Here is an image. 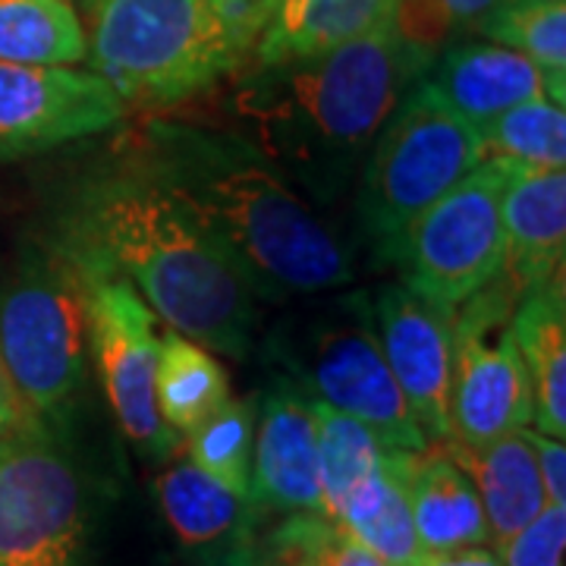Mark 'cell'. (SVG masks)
I'll return each instance as SVG.
<instances>
[{
    "instance_id": "obj_1",
    "label": "cell",
    "mask_w": 566,
    "mask_h": 566,
    "mask_svg": "<svg viewBox=\"0 0 566 566\" xmlns=\"http://www.w3.org/2000/svg\"><path fill=\"white\" fill-rule=\"evenodd\" d=\"M126 161L186 208L252 296L283 303L356 277L344 237L243 136L151 120Z\"/></svg>"
},
{
    "instance_id": "obj_2",
    "label": "cell",
    "mask_w": 566,
    "mask_h": 566,
    "mask_svg": "<svg viewBox=\"0 0 566 566\" xmlns=\"http://www.w3.org/2000/svg\"><path fill=\"white\" fill-rule=\"evenodd\" d=\"M428 66L431 57L387 22L322 57L249 70L237 117L249 129L245 142L324 202L344 189Z\"/></svg>"
},
{
    "instance_id": "obj_3",
    "label": "cell",
    "mask_w": 566,
    "mask_h": 566,
    "mask_svg": "<svg viewBox=\"0 0 566 566\" xmlns=\"http://www.w3.org/2000/svg\"><path fill=\"white\" fill-rule=\"evenodd\" d=\"M61 233L117 268L170 331L230 359L249 353L255 296L186 208L139 167L123 161L85 182Z\"/></svg>"
},
{
    "instance_id": "obj_4",
    "label": "cell",
    "mask_w": 566,
    "mask_h": 566,
    "mask_svg": "<svg viewBox=\"0 0 566 566\" xmlns=\"http://www.w3.org/2000/svg\"><path fill=\"white\" fill-rule=\"evenodd\" d=\"M271 0H88V63L123 102L182 104L240 73Z\"/></svg>"
},
{
    "instance_id": "obj_5",
    "label": "cell",
    "mask_w": 566,
    "mask_h": 566,
    "mask_svg": "<svg viewBox=\"0 0 566 566\" xmlns=\"http://www.w3.org/2000/svg\"><path fill=\"white\" fill-rule=\"evenodd\" d=\"M85 286L76 249L32 243L0 296V359L25 406L63 422L85 378Z\"/></svg>"
},
{
    "instance_id": "obj_6",
    "label": "cell",
    "mask_w": 566,
    "mask_h": 566,
    "mask_svg": "<svg viewBox=\"0 0 566 566\" xmlns=\"http://www.w3.org/2000/svg\"><path fill=\"white\" fill-rule=\"evenodd\" d=\"M485 161L479 126L450 111L422 80L368 148L359 218L371 243H390L424 208Z\"/></svg>"
},
{
    "instance_id": "obj_7",
    "label": "cell",
    "mask_w": 566,
    "mask_h": 566,
    "mask_svg": "<svg viewBox=\"0 0 566 566\" xmlns=\"http://www.w3.org/2000/svg\"><path fill=\"white\" fill-rule=\"evenodd\" d=\"M290 368L308 397L368 424L381 444L397 450L428 447L381 353L371 300L363 290L331 300L308 318L296 337Z\"/></svg>"
},
{
    "instance_id": "obj_8",
    "label": "cell",
    "mask_w": 566,
    "mask_h": 566,
    "mask_svg": "<svg viewBox=\"0 0 566 566\" xmlns=\"http://www.w3.org/2000/svg\"><path fill=\"white\" fill-rule=\"evenodd\" d=\"M504 164L482 161L381 245L378 259L397 264L400 281L424 296L463 305L504 271Z\"/></svg>"
},
{
    "instance_id": "obj_9",
    "label": "cell",
    "mask_w": 566,
    "mask_h": 566,
    "mask_svg": "<svg viewBox=\"0 0 566 566\" xmlns=\"http://www.w3.org/2000/svg\"><path fill=\"white\" fill-rule=\"evenodd\" d=\"M63 237V233H61ZM85 286V334L95 353L107 403L126 441L142 457L164 460L177 450V434L164 424L155 403V363L158 334L155 312L139 296V290L117 268L104 262L92 249L73 243Z\"/></svg>"
},
{
    "instance_id": "obj_10",
    "label": "cell",
    "mask_w": 566,
    "mask_h": 566,
    "mask_svg": "<svg viewBox=\"0 0 566 566\" xmlns=\"http://www.w3.org/2000/svg\"><path fill=\"white\" fill-rule=\"evenodd\" d=\"M516 293L504 274L457 305L450 371V441L479 450L523 431L535 416L532 385L510 331Z\"/></svg>"
},
{
    "instance_id": "obj_11",
    "label": "cell",
    "mask_w": 566,
    "mask_h": 566,
    "mask_svg": "<svg viewBox=\"0 0 566 566\" xmlns=\"http://www.w3.org/2000/svg\"><path fill=\"white\" fill-rule=\"evenodd\" d=\"M85 491L51 428L25 424L0 438V566L82 551Z\"/></svg>"
},
{
    "instance_id": "obj_12",
    "label": "cell",
    "mask_w": 566,
    "mask_h": 566,
    "mask_svg": "<svg viewBox=\"0 0 566 566\" xmlns=\"http://www.w3.org/2000/svg\"><path fill=\"white\" fill-rule=\"evenodd\" d=\"M123 114L126 102L98 73L0 61V161L104 133Z\"/></svg>"
},
{
    "instance_id": "obj_13",
    "label": "cell",
    "mask_w": 566,
    "mask_h": 566,
    "mask_svg": "<svg viewBox=\"0 0 566 566\" xmlns=\"http://www.w3.org/2000/svg\"><path fill=\"white\" fill-rule=\"evenodd\" d=\"M371 300L378 344L428 444L450 441V371L457 308L406 281L385 283Z\"/></svg>"
},
{
    "instance_id": "obj_14",
    "label": "cell",
    "mask_w": 566,
    "mask_h": 566,
    "mask_svg": "<svg viewBox=\"0 0 566 566\" xmlns=\"http://www.w3.org/2000/svg\"><path fill=\"white\" fill-rule=\"evenodd\" d=\"M252 506L281 513H322L318 434L312 397L293 378H277L255 412Z\"/></svg>"
},
{
    "instance_id": "obj_15",
    "label": "cell",
    "mask_w": 566,
    "mask_h": 566,
    "mask_svg": "<svg viewBox=\"0 0 566 566\" xmlns=\"http://www.w3.org/2000/svg\"><path fill=\"white\" fill-rule=\"evenodd\" d=\"M504 274L516 296L564 277L566 174L504 164Z\"/></svg>"
},
{
    "instance_id": "obj_16",
    "label": "cell",
    "mask_w": 566,
    "mask_h": 566,
    "mask_svg": "<svg viewBox=\"0 0 566 566\" xmlns=\"http://www.w3.org/2000/svg\"><path fill=\"white\" fill-rule=\"evenodd\" d=\"M422 82L450 111L475 126L501 117L516 104L547 98L542 70L494 41L447 44Z\"/></svg>"
},
{
    "instance_id": "obj_17",
    "label": "cell",
    "mask_w": 566,
    "mask_h": 566,
    "mask_svg": "<svg viewBox=\"0 0 566 566\" xmlns=\"http://www.w3.org/2000/svg\"><path fill=\"white\" fill-rule=\"evenodd\" d=\"M406 494H409L416 538L424 554L479 547L491 542L479 491L441 444L438 450H431L428 444L409 457Z\"/></svg>"
},
{
    "instance_id": "obj_18",
    "label": "cell",
    "mask_w": 566,
    "mask_h": 566,
    "mask_svg": "<svg viewBox=\"0 0 566 566\" xmlns=\"http://www.w3.org/2000/svg\"><path fill=\"white\" fill-rule=\"evenodd\" d=\"M441 447L472 479L482 510H485L488 538L497 547L526 523H532L538 510L547 504L535 450L528 441V428L504 434L479 450H465L457 444Z\"/></svg>"
},
{
    "instance_id": "obj_19",
    "label": "cell",
    "mask_w": 566,
    "mask_h": 566,
    "mask_svg": "<svg viewBox=\"0 0 566 566\" xmlns=\"http://www.w3.org/2000/svg\"><path fill=\"white\" fill-rule=\"evenodd\" d=\"M566 293L564 277L542 283L523 293L513 315L510 331L526 363L532 403L542 434L564 438L566 434Z\"/></svg>"
},
{
    "instance_id": "obj_20",
    "label": "cell",
    "mask_w": 566,
    "mask_h": 566,
    "mask_svg": "<svg viewBox=\"0 0 566 566\" xmlns=\"http://www.w3.org/2000/svg\"><path fill=\"white\" fill-rule=\"evenodd\" d=\"M412 453L416 450L387 447L381 465L371 469L331 513L334 526L344 528L349 538H356L394 566H416L424 554L416 538L406 494V472Z\"/></svg>"
},
{
    "instance_id": "obj_21",
    "label": "cell",
    "mask_w": 566,
    "mask_h": 566,
    "mask_svg": "<svg viewBox=\"0 0 566 566\" xmlns=\"http://www.w3.org/2000/svg\"><path fill=\"white\" fill-rule=\"evenodd\" d=\"M155 497L170 532L186 547L245 538V528L255 516V506L189 460L164 469L155 479Z\"/></svg>"
},
{
    "instance_id": "obj_22",
    "label": "cell",
    "mask_w": 566,
    "mask_h": 566,
    "mask_svg": "<svg viewBox=\"0 0 566 566\" xmlns=\"http://www.w3.org/2000/svg\"><path fill=\"white\" fill-rule=\"evenodd\" d=\"M227 400H230V381L218 359L202 344L182 337L177 331H167L164 337H158L155 403L164 424L174 434H189Z\"/></svg>"
},
{
    "instance_id": "obj_23",
    "label": "cell",
    "mask_w": 566,
    "mask_h": 566,
    "mask_svg": "<svg viewBox=\"0 0 566 566\" xmlns=\"http://www.w3.org/2000/svg\"><path fill=\"white\" fill-rule=\"evenodd\" d=\"M394 10L397 0H308L290 29H283L281 35L255 41L249 63L274 66V63L322 57L340 44H349L394 22Z\"/></svg>"
},
{
    "instance_id": "obj_24",
    "label": "cell",
    "mask_w": 566,
    "mask_h": 566,
    "mask_svg": "<svg viewBox=\"0 0 566 566\" xmlns=\"http://www.w3.org/2000/svg\"><path fill=\"white\" fill-rule=\"evenodd\" d=\"M88 57V35L70 0H0V61L70 66Z\"/></svg>"
},
{
    "instance_id": "obj_25",
    "label": "cell",
    "mask_w": 566,
    "mask_h": 566,
    "mask_svg": "<svg viewBox=\"0 0 566 566\" xmlns=\"http://www.w3.org/2000/svg\"><path fill=\"white\" fill-rule=\"evenodd\" d=\"M482 35L523 54L545 76V92L554 104L566 98V3L564 0H504Z\"/></svg>"
},
{
    "instance_id": "obj_26",
    "label": "cell",
    "mask_w": 566,
    "mask_h": 566,
    "mask_svg": "<svg viewBox=\"0 0 566 566\" xmlns=\"http://www.w3.org/2000/svg\"><path fill=\"white\" fill-rule=\"evenodd\" d=\"M485 161L535 170H564L566 167V114L564 104L551 98L516 104L501 117L479 126Z\"/></svg>"
},
{
    "instance_id": "obj_27",
    "label": "cell",
    "mask_w": 566,
    "mask_h": 566,
    "mask_svg": "<svg viewBox=\"0 0 566 566\" xmlns=\"http://www.w3.org/2000/svg\"><path fill=\"white\" fill-rule=\"evenodd\" d=\"M315 434H318V485H322V516L340 506L346 494L385 460L387 444L363 424L334 406L312 397Z\"/></svg>"
},
{
    "instance_id": "obj_28",
    "label": "cell",
    "mask_w": 566,
    "mask_h": 566,
    "mask_svg": "<svg viewBox=\"0 0 566 566\" xmlns=\"http://www.w3.org/2000/svg\"><path fill=\"white\" fill-rule=\"evenodd\" d=\"M252 444H255V403L227 400L199 428L186 434L189 463L218 479L233 494L252 504Z\"/></svg>"
},
{
    "instance_id": "obj_29",
    "label": "cell",
    "mask_w": 566,
    "mask_h": 566,
    "mask_svg": "<svg viewBox=\"0 0 566 566\" xmlns=\"http://www.w3.org/2000/svg\"><path fill=\"white\" fill-rule=\"evenodd\" d=\"M252 551L262 566H394L322 513H286Z\"/></svg>"
},
{
    "instance_id": "obj_30",
    "label": "cell",
    "mask_w": 566,
    "mask_h": 566,
    "mask_svg": "<svg viewBox=\"0 0 566 566\" xmlns=\"http://www.w3.org/2000/svg\"><path fill=\"white\" fill-rule=\"evenodd\" d=\"M504 0H397L394 29L424 57H438L460 35L482 32Z\"/></svg>"
},
{
    "instance_id": "obj_31",
    "label": "cell",
    "mask_w": 566,
    "mask_h": 566,
    "mask_svg": "<svg viewBox=\"0 0 566 566\" xmlns=\"http://www.w3.org/2000/svg\"><path fill=\"white\" fill-rule=\"evenodd\" d=\"M566 504H545L538 516L497 547L504 566H564Z\"/></svg>"
},
{
    "instance_id": "obj_32",
    "label": "cell",
    "mask_w": 566,
    "mask_h": 566,
    "mask_svg": "<svg viewBox=\"0 0 566 566\" xmlns=\"http://www.w3.org/2000/svg\"><path fill=\"white\" fill-rule=\"evenodd\" d=\"M528 441L535 450L538 475L545 485L547 504H566V447L564 438H551L542 431H528Z\"/></svg>"
},
{
    "instance_id": "obj_33",
    "label": "cell",
    "mask_w": 566,
    "mask_h": 566,
    "mask_svg": "<svg viewBox=\"0 0 566 566\" xmlns=\"http://www.w3.org/2000/svg\"><path fill=\"white\" fill-rule=\"evenodd\" d=\"M35 422H41V419L25 406L20 390L13 385V378H10V371H7V365L0 359V438H7V434Z\"/></svg>"
},
{
    "instance_id": "obj_34",
    "label": "cell",
    "mask_w": 566,
    "mask_h": 566,
    "mask_svg": "<svg viewBox=\"0 0 566 566\" xmlns=\"http://www.w3.org/2000/svg\"><path fill=\"white\" fill-rule=\"evenodd\" d=\"M416 566H504L497 551L479 547H460V551H438V554H422Z\"/></svg>"
},
{
    "instance_id": "obj_35",
    "label": "cell",
    "mask_w": 566,
    "mask_h": 566,
    "mask_svg": "<svg viewBox=\"0 0 566 566\" xmlns=\"http://www.w3.org/2000/svg\"><path fill=\"white\" fill-rule=\"evenodd\" d=\"M308 0H271V20L264 25V32L259 39H268V35H281L283 29H290L296 17L305 10Z\"/></svg>"
},
{
    "instance_id": "obj_36",
    "label": "cell",
    "mask_w": 566,
    "mask_h": 566,
    "mask_svg": "<svg viewBox=\"0 0 566 566\" xmlns=\"http://www.w3.org/2000/svg\"><path fill=\"white\" fill-rule=\"evenodd\" d=\"M211 566H262V564H259V557H255L252 545H245V538H240V542L230 547V551H223L221 557H218Z\"/></svg>"
},
{
    "instance_id": "obj_37",
    "label": "cell",
    "mask_w": 566,
    "mask_h": 566,
    "mask_svg": "<svg viewBox=\"0 0 566 566\" xmlns=\"http://www.w3.org/2000/svg\"><path fill=\"white\" fill-rule=\"evenodd\" d=\"M22 566H85V564H82V551H70V554H54V557L32 560V564H22Z\"/></svg>"
}]
</instances>
